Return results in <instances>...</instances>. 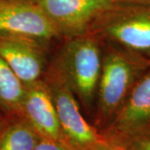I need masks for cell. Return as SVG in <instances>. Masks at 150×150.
I'll return each mask as SVG.
<instances>
[{
  "instance_id": "6da1fadb",
  "label": "cell",
  "mask_w": 150,
  "mask_h": 150,
  "mask_svg": "<svg viewBox=\"0 0 150 150\" xmlns=\"http://www.w3.org/2000/svg\"><path fill=\"white\" fill-rule=\"evenodd\" d=\"M149 67V59L107 44L96 93L100 124L106 126L112 120L137 81Z\"/></svg>"
},
{
  "instance_id": "7a4b0ae2",
  "label": "cell",
  "mask_w": 150,
  "mask_h": 150,
  "mask_svg": "<svg viewBox=\"0 0 150 150\" xmlns=\"http://www.w3.org/2000/svg\"><path fill=\"white\" fill-rule=\"evenodd\" d=\"M89 33L108 45L150 60V5L112 4L93 22Z\"/></svg>"
},
{
  "instance_id": "3957f363",
  "label": "cell",
  "mask_w": 150,
  "mask_h": 150,
  "mask_svg": "<svg viewBox=\"0 0 150 150\" xmlns=\"http://www.w3.org/2000/svg\"><path fill=\"white\" fill-rule=\"evenodd\" d=\"M102 58L100 41L87 33L68 39L53 66L75 96L88 108L96 98Z\"/></svg>"
},
{
  "instance_id": "277c9868",
  "label": "cell",
  "mask_w": 150,
  "mask_h": 150,
  "mask_svg": "<svg viewBox=\"0 0 150 150\" xmlns=\"http://www.w3.org/2000/svg\"><path fill=\"white\" fill-rule=\"evenodd\" d=\"M58 115L63 140L73 150H98L107 140L87 122L76 96L52 67L45 77Z\"/></svg>"
},
{
  "instance_id": "5b68a950",
  "label": "cell",
  "mask_w": 150,
  "mask_h": 150,
  "mask_svg": "<svg viewBox=\"0 0 150 150\" xmlns=\"http://www.w3.org/2000/svg\"><path fill=\"white\" fill-rule=\"evenodd\" d=\"M111 143H128L150 134V67L101 134Z\"/></svg>"
},
{
  "instance_id": "8992f818",
  "label": "cell",
  "mask_w": 150,
  "mask_h": 150,
  "mask_svg": "<svg viewBox=\"0 0 150 150\" xmlns=\"http://www.w3.org/2000/svg\"><path fill=\"white\" fill-rule=\"evenodd\" d=\"M0 36L46 44L62 34L36 3L0 0Z\"/></svg>"
},
{
  "instance_id": "52a82bcc",
  "label": "cell",
  "mask_w": 150,
  "mask_h": 150,
  "mask_svg": "<svg viewBox=\"0 0 150 150\" xmlns=\"http://www.w3.org/2000/svg\"><path fill=\"white\" fill-rule=\"evenodd\" d=\"M112 0H38L36 4L68 39L88 32L95 20Z\"/></svg>"
},
{
  "instance_id": "ba28073f",
  "label": "cell",
  "mask_w": 150,
  "mask_h": 150,
  "mask_svg": "<svg viewBox=\"0 0 150 150\" xmlns=\"http://www.w3.org/2000/svg\"><path fill=\"white\" fill-rule=\"evenodd\" d=\"M44 46L33 40L0 36V56L25 87L42 79L45 66Z\"/></svg>"
},
{
  "instance_id": "9c48e42d",
  "label": "cell",
  "mask_w": 150,
  "mask_h": 150,
  "mask_svg": "<svg viewBox=\"0 0 150 150\" xmlns=\"http://www.w3.org/2000/svg\"><path fill=\"white\" fill-rule=\"evenodd\" d=\"M22 116L41 137L64 142L56 108L45 79H42L26 86Z\"/></svg>"
},
{
  "instance_id": "30bf717a",
  "label": "cell",
  "mask_w": 150,
  "mask_h": 150,
  "mask_svg": "<svg viewBox=\"0 0 150 150\" xmlns=\"http://www.w3.org/2000/svg\"><path fill=\"white\" fill-rule=\"evenodd\" d=\"M40 135L25 118L0 125V150H33Z\"/></svg>"
},
{
  "instance_id": "8fae6325",
  "label": "cell",
  "mask_w": 150,
  "mask_h": 150,
  "mask_svg": "<svg viewBox=\"0 0 150 150\" xmlns=\"http://www.w3.org/2000/svg\"><path fill=\"white\" fill-rule=\"evenodd\" d=\"M26 87L0 56V108L6 112L22 116Z\"/></svg>"
},
{
  "instance_id": "7c38bea8",
  "label": "cell",
  "mask_w": 150,
  "mask_h": 150,
  "mask_svg": "<svg viewBox=\"0 0 150 150\" xmlns=\"http://www.w3.org/2000/svg\"><path fill=\"white\" fill-rule=\"evenodd\" d=\"M33 150H73L68 145L61 141L40 137Z\"/></svg>"
},
{
  "instance_id": "4fadbf2b",
  "label": "cell",
  "mask_w": 150,
  "mask_h": 150,
  "mask_svg": "<svg viewBox=\"0 0 150 150\" xmlns=\"http://www.w3.org/2000/svg\"><path fill=\"white\" fill-rule=\"evenodd\" d=\"M126 145L130 150H150V134L133 140Z\"/></svg>"
},
{
  "instance_id": "5bb4252c",
  "label": "cell",
  "mask_w": 150,
  "mask_h": 150,
  "mask_svg": "<svg viewBox=\"0 0 150 150\" xmlns=\"http://www.w3.org/2000/svg\"><path fill=\"white\" fill-rule=\"evenodd\" d=\"M98 150H130L129 147L126 144H117V143H111L107 141V143Z\"/></svg>"
},
{
  "instance_id": "9a60e30c",
  "label": "cell",
  "mask_w": 150,
  "mask_h": 150,
  "mask_svg": "<svg viewBox=\"0 0 150 150\" xmlns=\"http://www.w3.org/2000/svg\"><path fill=\"white\" fill-rule=\"evenodd\" d=\"M117 3H127V4H149L150 0H112Z\"/></svg>"
},
{
  "instance_id": "2e32d148",
  "label": "cell",
  "mask_w": 150,
  "mask_h": 150,
  "mask_svg": "<svg viewBox=\"0 0 150 150\" xmlns=\"http://www.w3.org/2000/svg\"><path fill=\"white\" fill-rule=\"evenodd\" d=\"M15 1H20V2H28V3H37L38 0H15Z\"/></svg>"
}]
</instances>
